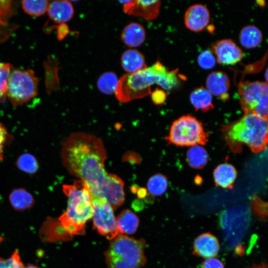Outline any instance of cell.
Returning <instances> with one entry per match:
<instances>
[{
	"label": "cell",
	"mask_w": 268,
	"mask_h": 268,
	"mask_svg": "<svg viewBox=\"0 0 268 268\" xmlns=\"http://www.w3.org/2000/svg\"><path fill=\"white\" fill-rule=\"evenodd\" d=\"M13 264V258L11 256L8 259L0 258V268H11Z\"/></svg>",
	"instance_id": "cell-34"
},
{
	"label": "cell",
	"mask_w": 268,
	"mask_h": 268,
	"mask_svg": "<svg viewBox=\"0 0 268 268\" xmlns=\"http://www.w3.org/2000/svg\"><path fill=\"white\" fill-rule=\"evenodd\" d=\"M139 187L134 184V185H133L131 186V191L133 193H136V191L137 190V189H138Z\"/></svg>",
	"instance_id": "cell-40"
},
{
	"label": "cell",
	"mask_w": 268,
	"mask_h": 268,
	"mask_svg": "<svg viewBox=\"0 0 268 268\" xmlns=\"http://www.w3.org/2000/svg\"><path fill=\"white\" fill-rule=\"evenodd\" d=\"M24 268H39L33 264H28L26 266H25Z\"/></svg>",
	"instance_id": "cell-41"
},
{
	"label": "cell",
	"mask_w": 268,
	"mask_h": 268,
	"mask_svg": "<svg viewBox=\"0 0 268 268\" xmlns=\"http://www.w3.org/2000/svg\"><path fill=\"white\" fill-rule=\"evenodd\" d=\"M13 264L11 268H24L25 266L21 261L19 253L17 250H15L12 254Z\"/></svg>",
	"instance_id": "cell-33"
},
{
	"label": "cell",
	"mask_w": 268,
	"mask_h": 268,
	"mask_svg": "<svg viewBox=\"0 0 268 268\" xmlns=\"http://www.w3.org/2000/svg\"><path fill=\"white\" fill-rule=\"evenodd\" d=\"M220 249L217 238L209 232L203 233L194 241L193 254L197 257L210 258L216 256Z\"/></svg>",
	"instance_id": "cell-13"
},
{
	"label": "cell",
	"mask_w": 268,
	"mask_h": 268,
	"mask_svg": "<svg viewBox=\"0 0 268 268\" xmlns=\"http://www.w3.org/2000/svg\"><path fill=\"white\" fill-rule=\"evenodd\" d=\"M123 2V10L128 15L153 20L159 14V0H128Z\"/></svg>",
	"instance_id": "cell-11"
},
{
	"label": "cell",
	"mask_w": 268,
	"mask_h": 268,
	"mask_svg": "<svg viewBox=\"0 0 268 268\" xmlns=\"http://www.w3.org/2000/svg\"><path fill=\"white\" fill-rule=\"evenodd\" d=\"M63 163L88 187L92 197L106 200L115 209L124 203V183L104 167L106 152L102 140L91 134H72L63 143Z\"/></svg>",
	"instance_id": "cell-1"
},
{
	"label": "cell",
	"mask_w": 268,
	"mask_h": 268,
	"mask_svg": "<svg viewBox=\"0 0 268 268\" xmlns=\"http://www.w3.org/2000/svg\"><path fill=\"white\" fill-rule=\"evenodd\" d=\"M241 107L245 113H252L268 119V83L241 81L238 84Z\"/></svg>",
	"instance_id": "cell-7"
},
{
	"label": "cell",
	"mask_w": 268,
	"mask_h": 268,
	"mask_svg": "<svg viewBox=\"0 0 268 268\" xmlns=\"http://www.w3.org/2000/svg\"><path fill=\"white\" fill-rule=\"evenodd\" d=\"M9 200L12 207L16 211L29 209L33 206L35 202L33 196L22 188L12 191L9 195Z\"/></svg>",
	"instance_id": "cell-22"
},
{
	"label": "cell",
	"mask_w": 268,
	"mask_h": 268,
	"mask_svg": "<svg viewBox=\"0 0 268 268\" xmlns=\"http://www.w3.org/2000/svg\"><path fill=\"white\" fill-rule=\"evenodd\" d=\"M93 228L99 234L111 240L119 233L113 208L105 200L92 197Z\"/></svg>",
	"instance_id": "cell-9"
},
{
	"label": "cell",
	"mask_w": 268,
	"mask_h": 268,
	"mask_svg": "<svg viewBox=\"0 0 268 268\" xmlns=\"http://www.w3.org/2000/svg\"><path fill=\"white\" fill-rule=\"evenodd\" d=\"M152 101L155 105L163 104L166 99V92L160 89H156L151 93Z\"/></svg>",
	"instance_id": "cell-31"
},
{
	"label": "cell",
	"mask_w": 268,
	"mask_h": 268,
	"mask_svg": "<svg viewBox=\"0 0 268 268\" xmlns=\"http://www.w3.org/2000/svg\"><path fill=\"white\" fill-rule=\"evenodd\" d=\"M247 268H268V264L263 262L259 264H255Z\"/></svg>",
	"instance_id": "cell-38"
},
{
	"label": "cell",
	"mask_w": 268,
	"mask_h": 268,
	"mask_svg": "<svg viewBox=\"0 0 268 268\" xmlns=\"http://www.w3.org/2000/svg\"><path fill=\"white\" fill-rule=\"evenodd\" d=\"M136 194L138 199H144L147 196V190L145 188L139 187L136 191Z\"/></svg>",
	"instance_id": "cell-37"
},
{
	"label": "cell",
	"mask_w": 268,
	"mask_h": 268,
	"mask_svg": "<svg viewBox=\"0 0 268 268\" xmlns=\"http://www.w3.org/2000/svg\"><path fill=\"white\" fill-rule=\"evenodd\" d=\"M208 132L195 117L187 115L175 120L165 139L170 144L180 146L204 145L208 141Z\"/></svg>",
	"instance_id": "cell-6"
},
{
	"label": "cell",
	"mask_w": 268,
	"mask_h": 268,
	"mask_svg": "<svg viewBox=\"0 0 268 268\" xmlns=\"http://www.w3.org/2000/svg\"><path fill=\"white\" fill-rule=\"evenodd\" d=\"M5 127L0 123V159H3V150L7 143L10 139Z\"/></svg>",
	"instance_id": "cell-30"
},
{
	"label": "cell",
	"mask_w": 268,
	"mask_h": 268,
	"mask_svg": "<svg viewBox=\"0 0 268 268\" xmlns=\"http://www.w3.org/2000/svg\"><path fill=\"white\" fill-rule=\"evenodd\" d=\"M224 139L234 152L246 144L254 153L264 150L268 144V119L252 113H245L237 121L223 128Z\"/></svg>",
	"instance_id": "cell-3"
},
{
	"label": "cell",
	"mask_w": 268,
	"mask_h": 268,
	"mask_svg": "<svg viewBox=\"0 0 268 268\" xmlns=\"http://www.w3.org/2000/svg\"><path fill=\"white\" fill-rule=\"evenodd\" d=\"M121 62L122 67L128 73H135L146 67L144 56L135 49L125 51Z\"/></svg>",
	"instance_id": "cell-18"
},
{
	"label": "cell",
	"mask_w": 268,
	"mask_h": 268,
	"mask_svg": "<svg viewBox=\"0 0 268 268\" xmlns=\"http://www.w3.org/2000/svg\"><path fill=\"white\" fill-rule=\"evenodd\" d=\"M10 72L11 67L9 64L0 63V102H4L6 99Z\"/></svg>",
	"instance_id": "cell-28"
},
{
	"label": "cell",
	"mask_w": 268,
	"mask_h": 268,
	"mask_svg": "<svg viewBox=\"0 0 268 268\" xmlns=\"http://www.w3.org/2000/svg\"><path fill=\"white\" fill-rule=\"evenodd\" d=\"M38 83L33 70L13 69L8 79L6 96L13 106L21 105L37 95Z\"/></svg>",
	"instance_id": "cell-8"
},
{
	"label": "cell",
	"mask_w": 268,
	"mask_h": 268,
	"mask_svg": "<svg viewBox=\"0 0 268 268\" xmlns=\"http://www.w3.org/2000/svg\"><path fill=\"white\" fill-rule=\"evenodd\" d=\"M206 86V89L211 95L222 100L229 99L228 91L230 87V81L225 72L221 71L211 72L207 77Z\"/></svg>",
	"instance_id": "cell-14"
},
{
	"label": "cell",
	"mask_w": 268,
	"mask_h": 268,
	"mask_svg": "<svg viewBox=\"0 0 268 268\" xmlns=\"http://www.w3.org/2000/svg\"><path fill=\"white\" fill-rule=\"evenodd\" d=\"M119 79L112 71L102 74L98 78L97 85L99 90L105 94L111 95L115 93Z\"/></svg>",
	"instance_id": "cell-24"
},
{
	"label": "cell",
	"mask_w": 268,
	"mask_h": 268,
	"mask_svg": "<svg viewBox=\"0 0 268 268\" xmlns=\"http://www.w3.org/2000/svg\"><path fill=\"white\" fill-rule=\"evenodd\" d=\"M241 45L248 49L259 46L263 39L262 31L256 26L248 25L244 27L239 35Z\"/></svg>",
	"instance_id": "cell-20"
},
{
	"label": "cell",
	"mask_w": 268,
	"mask_h": 268,
	"mask_svg": "<svg viewBox=\"0 0 268 268\" xmlns=\"http://www.w3.org/2000/svg\"><path fill=\"white\" fill-rule=\"evenodd\" d=\"M208 154L206 150L200 145L192 146L187 152V161L194 169H201L207 164Z\"/></svg>",
	"instance_id": "cell-23"
},
{
	"label": "cell",
	"mask_w": 268,
	"mask_h": 268,
	"mask_svg": "<svg viewBox=\"0 0 268 268\" xmlns=\"http://www.w3.org/2000/svg\"><path fill=\"white\" fill-rule=\"evenodd\" d=\"M147 187L149 193L152 196L163 195L168 187L166 176L160 173L152 176L148 180Z\"/></svg>",
	"instance_id": "cell-26"
},
{
	"label": "cell",
	"mask_w": 268,
	"mask_h": 268,
	"mask_svg": "<svg viewBox=\"0 0 268 268\" xmlns=\"http://www.w3.org/2000/svg\"><path fill=\"white\" fill-rule=\"evenodd\" d=\"M121 37L123 42L127 46L136 47L145 41V31L141 24L132 22L125 27Z\"/></svg>",
	"instance_id": "cell-17"
},
{
	"label": "cell",
	"mask_w": 268,
	"mask_h": 268,
	"mask_svg": "<svg viewBox=\"0 0 268 268\" xmlns=\"http://www.w3.org/2000/svg\"><path fill=\"white\" fill-rule=\"evenodd\" d=\"M265 77L266 80V82L268 83V67L267 68L265 73Z\"/></svg>",
	"instance_id": "cell-42"
},
{
	"label": "cell",
	"mask_w": 268,
	"mask_h": 268,
	"mask_svg": "<svg viewBox=\"0 0 268 268\" xmlns=\"http://www.w3.org/2000/svg\"><path fill=\"white\" fill-rule=\"evenodd\" d=\"M213 178L216 186L232 189L237 173L233 165L224 163L218 165L213 171Z\"/></svg>",
	"instance_id": "cell-16"
},
{
	"label": "cell",
	"mask_w": 268,
	"mask_h": 268,
	"mask_svg": "<svg viewBox=\"0 0 268 268\" xmlns=\"http://www.w3.org/2000/svg\"><path fill=\"white\" fill-rule=\"evenodd\" d=\"M124 159H127V160L134 163H139L140 160L139 156L133 152L128 153L127 155H125Z\"/></svg>",
	"instance_id": "cell-35"
},
{
	"label": "cell",
	"mask_w": 268,
	"mask_h": 268,
	"mask_svg": "<svg viewBox=\"0 0 268 268\" xmlns=\"http://www.w3.org/2000/svg\"><path fill=\"white\" fill-rule=\"evenodd\" d=\"M145 241L119 234L104 253L108 268H141L146 262Z\"/></svg>",
	"instance_id": "cell-5"
},
{
	"label": "cell",
	"mask_w": 268,
	"mask_h": 268,
	"mask_svg": "<svg viewBox=\"0 0 268 268\" xmlns=\"http://www.w3.org/2000/svg\"><path fill=\"white\" fill-rule=\"evenodd\" d=\"M63 191L67 197L66 211L58 220L70 236L85 233V224L92 217V196L88 186L80 180L72 185H64Z\"/></svg>",
	"instance_id": "cell-4"
},
{
	"label": "cell",
	"mask_w": 268,
	"mask_h": 268,
	"mask_svg": "<svg viewBox=\"0 0 268 268\" xmlns=\"http://www.w3.org/2000/svg\"><path fill=\"white\" fill-rule=\"evenodd\" d=\"M116 219L118 231L122 234H133L139 224L138 217L129 209L122 211Z\"/></svg>",
	"instance_id": "cell-19"
},
{
	"label": "cell",
	"mask_w": 268,
	"mask_h": 268,
	"mask_svg": "<svg viewBox=\"0 0 268 268\" xmlns=\"http://www.w3.org/2000/svg\"><path fill=\"white\" fill-rule=\"evenodd\" d=\"M16 163L20 170L30 174L35 173L39 168L36 159L29 153H24L20 155Z\"/></svg>",
	"instance_id": "cell-27"
},
{
	"label": "cell",
	"mask_w": 268,
	"mask_h": 268,
	"mask_svg": "<svg viewBox=\"0 0 268 268\" xmlns=\"http://www.w3.org/2000/svg\"><path fill=\"white\" fill-rule=\"evenodd\" d=\"M65 25L62 24L58 26V37L59 39H63L67 34V26L64 27Z\"/></svg>",
	"instance_id": "cell-36"
},
{
	"label": "cell",
	"mask_w": 268,
	"mask_h": 268,
	"mask_svg": "<svg viewBox=\"0 0 268 268\" xmlns=\"http://www.w3.org/2000/svg\"><path fill=\"white\" fill-rule=\"evenodd\" d=\"M216 61L223 65H234L243 57L242 50L231 39H222L214 42L211 50Z\"/></svg>",
	"instance_id": "cell-10"
},
{
	"label": "cell",
	"mask_w": 268,
	"mask_h": 268,
	"mask_svg": "<svg viewBox=\"0 0 268 268\" xmlns=\"http://www.w3.org/2000/svg\"><path fill=\"white\" fill-rule=\"evenodd\" d=\"M198 62L202 68L208 69L213 68L216 64V59L210 50H205L199 56Z\"/></svg>",
	"instance_id": "cell-29"
},
{
	"label": "cell",
	"mask_w": 268,
	"mask_h": 268,
	"mask_svg": "<svg viewBox=\"0 0 268 268\" xmlns=\"http://www.w3.org/2000/svg\"><path fill=\"white\" fill-rule=\"evenodd\" d=\"M7 26H8L7 22L6 21L2 19L0 17V27H3ZM3 32H4L3 31L0 30V35L1 34L2 35H4Z\"/></svg>",
	"instance_id": "cell-39"
},
{
	"label": "cell",
	"mask_w": 268,
	"mask_h": 268,
	"mask_svg": "<svg viewBox=\"0 0 268 268\" xmlns=\"http://www.w3.org/2000/svg\"><path fill=\"white\" fill-rule=\"evenodd\" d=\"M210 20V14L207 8L201 4L190 6L184 15V23L189 30L199 32L203 30Z\"/></svg>",
	"instance_id": "cell-12"
},
{
	"label": "cell",
	"mask_w": 268,
	"mask_h": 268,
	"mask_svg": "<svg viewBox=\"0 0 268 268\" xmlns=\"http://www.w3.org/2000/svg\"><path fill=\"white\" fill-rule=\"evenodd\" d=\"M202 268H224V265L217 259L209 258L203 262Z\"/></svg>",
	"instance_id": "cell-32"
},
{
	"label": "cell",
	"mask_w": 268,
	"mask_h": 268,
	"mask_svg": "<svg viewBox=\"0 0 268 268\" xmlns=\"http://www.w3.org/2000/svg\"><path fill=\"white\" fill-rule=\"evenodd\" d=\"M190 100L196 111L207 112L214 108L211 94L203 86L194 90L190 94Z\"/></svg>",
	"instance_id": "cell-21"
},
{
	"label": "cell",
	"mask_w": 268,
	"mask_h": 268,
	"mask_svg": "<svg viewBox=\"0 0 268 268\" xmlns=\"http://www.w3.org/2000/svg\"><path fill=\"white\" fill-rule=\"evenodd\" d=\"M47 11L51 19L59 24L68 21L74 14L72 4L66 0L52 1L49 3Z\"/></svg>",
	"instance_id": "cell-15"
},
{
	"label": "cell",
	"mask_w": 268,
	"mask_h": 268,
	"mask_svg": "<svg viewBox=\"0 0 268 268\" xmlns=\"http://www.w3.org/2000/svg\"><path fill=\"white\" fill-rule=\"evenodd\" d=\"M49 1L46 0H22L21 5L24 11L32 16H40L48 11Z\"/></svg>",
	"instance_id": "cell-25"
},
{
	"label": "cell",
	"mask_w": 268,
	"mask_h": 268,
	"mask_svg": "<svg viewBox=\"0 0 268 268\" xmlns=\"http://www.w3.org/2000/svg\"><path fill=\"white\" fill-rule=\"evenodd\" d=\"M182 76L178 69L170 70L158 61L150 67L122 76L119 79L115 94L120 102H129L150 94L153 84L171 90L178 85Z\"/></svg>",
	"instance_id": "cell-2"
}]
</instances>
